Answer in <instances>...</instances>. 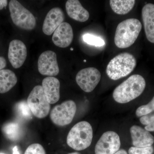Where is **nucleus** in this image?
Listing matches in <instances>:
<instances>
[{"label":"nucleus","instance_id":"1","mask_svg":"<svg viewBox=\"0 0 154 154\" xmlns=\"http://www.w3.org/2000/svg\"><path fill=\"white\" fill-rule=\"evenodd\" d=\"M146 85L143 77L132 75L115 88L113 92V99L120 104L131 102L143 93Z\"/></svg>","mask_w":154,"mask_h":154},{"label":"nucleus","instance_id":"2","mask_svg":"<svg viewBox=\"0 0 154 154\" xmlns=\"http://www.w3.org/2000/svg\"><path fill=\"white\" fill-rule=\"evenodd\" d=\"M142 25L136 19H128L119 23L116 30L114 42L119 48L130 47L134 43L141 30Z\"/></svg>","mask_w":154,"mask_h":154},{"label":"nucleus","instance_id":"3","mask_svg":"<svg viewBox=\"0 0 154 154\" xmlns=\"http://www.w3.org/2000/svg\"><path fill=\"white\" fill-rule=\"evenodd\" d=\"M93 130L91 124L81 121L73 126L67 137L68 145L75 150H84L92 143Z\"/></svg>","mask_w":154,"mask_h":154},{"label":"nucleus","instance_id":"4","mask_svg":"<svg viewBox=\"0 0 154 154\" xmlns=\"http://www.w3.org/2000/svg\"><path fill=\"white\" fill-rule=\"evenodd\" d=\"M136 65V60L132 54L123 53L110 61L106 68V73L111 79L119 80L130 74Z\"/></svg>","mask_w":154,"mask_h":154},{"label":"nucleus","instance_id":"5","mask_svg":"<svg viewBox=\"0 0 154 154\" xmlns=\"http://www.w3.org/2000/svg\"><path fill=\"white\" fill-rule=\"evenodd\" d=\"M9 6L11 19L16 26L27 30H32L35 28L36 22L35 17L18 1H10Z\"/></svg>","mask_w":154,"mask_h":154},{"label":"nucleus","instance_id":"6","mask_svg":"<svg viewBox=\"0 0 154 154\" xmlns=\"http://www.w3.org/2000/svg\"><path fill=\"white\" fill-rule=\"evenodd\" d=\"M27 102L32 114L38 119L46 117L50 111L51 104L46 99L42 86H36L33 88Z\"/></svg>","mask_w":154,"mask_h":154},{"label":"nucleus","instance_id":"7","mask_svg":"<svg viewBox=\"0 0 154 154\" xmlns=\"http://www.w3.org/2000/svg\"><path fill=\"white\" fill-rule=\"evenodd\" d=\"M77 106L72 100H67L56 105L51 111L50 117L54 124L64 126L71 123L76 113Z\"/></svg>","mask_w":154,"mask_h":154},{"label":"nucleus","instance_id":"8","mask_svg":"<svg viewBox=\"0 0 154 154\" xmlns=\"http://www.w3.org/2000/svg\"><path fill=\"white\" fill-rule=\"evenodd\" d=\"M101 74L99 70L94 67L83 69L77 73L76 82L78 85L86 93L94 91L99 84Z\"/></svg>","mask_w":154,"mask_h":154},{"label":"nucleus","instance_id":"9","mask_svg":"<svg viewBox=\"0 0 154 154\" xmlns=\"http://www.w3.org/2000/svg\"><path fill=\"white\" fill-rule=\"evenodd\" d=\"M121 146L120 137L116 132L108 131L102 135L95 148V154H114Z\"/></svg>","mask_w":154,"mask_h":154},{"label":"nucleus","instance_id":"10","mask_svg":"<svg viewBox=\"0 0 154 154\" xmlns=\"http://www.w3.org/2000/svg\"><path fill=\"white\" fill-rule=\"evenodd\" d=\"M38 72L41 75L54 77L59 73L57 56L52 51H46L39 57L38 61Z\"/></svg>","mask_w":154,"mask_h":154},{"label":"nucleus","instance_id":"11","mask_svg":"<svg viewBox=\"0 0 154 154\" xmlns=\"http://www.w3.org/2000/svg\"><path fill=\"white\" fill-rule=\"evenodd\" d=\"M27 56V49L24 42L14 39L9 45L8 57L13 67L18 69L23 65Z\"/></svg>","mask_w":154,"mask_h":154},{"label":"nucleus","instance_id":"12","mask_svg":"<svg viewBox=\"0 0 154 154\" xmlns=\"http://www.w3.org/2000/svg\"><path fill=\"white\" fill-rule=\"evenodd\" d=\"M63 11L59 8H53L48 13L43 22L42 30L45 35H51L57 28L63 22Z\"/></svg>","mask_w":154,"mask_h":154},{"label":"nucleus","instance_id":"13","mask_svg":"<svg viewBox=\"0 0 154 154\" xmlns=\"http://www.w3.org/2000/svg\"><path fill=\"white\" fill-rule=\"evenodd\" d=\"M73 38V32L69 23L63 22L55 30L52 36V41L58 47L66 48L71 44Z\"/></svg>","mask_w":154,"mask_h":154},{"label":"nucleus","instance_id":"14","mask_svg":"<svg viewBox=\"0 0 154 154\" xmlns=\"http://www.w3.org/2000/svg\"><path fill=\"white\" fill-rule=\"evenodd\" d=\"M132 144L136 147L151 146L154 142V137L149 131L138 125H134L130 129Z\"/></svg>","mask_w":154,"mask_h":154},{"label":"nucleus","instance_id":"15","mask_svg":"<svg viewBox=\"0 0 154 154\" xmlns=\"http://www.w3.org/2000/svg\"><path fill=\"white\" fill-rule=\"evenodd\" d=\"M48 101L50 104H54L60 98V82L57 78L48 77L45 78L42 85Z\"/></svg>","mask_w":154,"mask_h":154},{"label":"nucleus","instance_id":"16","mask_svg":"<svg viewBox=\"0 0 154 154\" xmlns=\"http://www.w3.org/2000/svg\"><path fill=\"white\" fill-rule=\"evenodd\" d=\"M142 17L146 37L149 41L154 43V5L146 4L142 10Z\"/></svg>","mask_w":154,"mask_h":154},{"label":"nucleus","instance_id":"17","mask_svg":"<svg viewBox=\"0 0 154 154\" xmlns=\"http://www.w3.org/2000/svg\"><path fill=\"white\" fill-rule=\"evenodd\" d=\"M66 10L69 17L78 22H86L90 17L88 11L83 8L78 0L67 1L66 3Z\"/></svg>","mask_w":154,"mask_h":154},{"label":"nucleus","instance_id":"18","mask_svg":"<svg viewBox=\"0 0 154 154\" xmlns=\"http://www.w3.org/2000/svg\"><path fill=\"white\" fill-rule=\"evenodd\" d=\"M17 82V77L14 72L9 69L0 70V94L8 92Z\"/></svg>","mask_w":154,"mask_h":154},{"label":"nucleus","instance_id":"19","mask_svg":"<svg viewBox=\"0 0 154 154\" xmlns=\"http://www.w3.org/2000/svg\"><path fill=\"white\" fill-rule=\"evenodd\" d=\"M135 4L134 0H110L112 11L118 15H125L132 10Z\"/></svg>","mask_w":154,"mask_h":154},{"label":"nucleus","instance_id":"20","mask_svg":"<svg viewBox=\"0 0 154 154\" xmlns=\"http://www.w3.org/2000/svg\"><path fill=\"white\" fill-rule=\"evenodd\" d=\"M2 130L6 137L12 141L18 140L22 134V128L17 122L7 123L3 126Z\"/></svg>","mask_w":154,"mask_h":154},{"label":"nucleus","instance_id":"21","mask_svg":"<svg viewBox=\"0 0 154 154\" xmlns=\"http://www.w3.org/2000/svg\"><path fill=\"white\" fill-rule=\"evenodd\" d=\"M17 112L21 117L25 119H30L32 117V112L28 107L27 102H19L17 105Z\"/></svg>","mask_w":154,"mask_h":154},{"label":"nucleus","instance_id":"22","mask_svg":"<svg viewBox=\"0 0 154 154\" xmlns=\"http://www.w3.org/2000/svg\"><path fill=\"white\" fill-rule=\"evenodd\" d=\"M83 38L84 41L87 44L97 47H101L105 44V41L101 37L89 33L85 34L83 36Z\"/></svg>","mask_w":154,"mask_h":154},{"label":"nucleus","instance_id":"23","mask_svg":"<svg viewBox=\"0 0 154 154\" xmlns=\"http://www.w3.org/2000/svg\"><path fill=\"white\" fill-rule=\"evenodd\" d=\"M154 111V96L152 99L147 105H142L137 109L136 115L137 117H142L148 115Z\"/></svg>","mask_w":154,"mask_h":154},{"label":"nucleus","instance_id":"24","mask_svg":"<svg viewBox=\"0 0 154 154\" xmlns=\"http://www.w3.org/2000/svg\"><path fill=\"white\" fill-rule=\"evenodd\" d=\"M141 123L146 126L145 129L149 131H154V114L143 116L140 119Z\"/></svg>","mask_w":154,"mask_h":154},{"label":"nucleus","instance_id":"25","mask_svg":"<svg viewBox=\"0 0 154 154\" xmlns=\"http://www.w3.org/2000/svg\"><path fill=\"white\" fill-rule=\"evenodd\" d=\"M24 154H46L45 149L39 143H33L27 148Z\"/></svg>","mask_w":154,"mask_h":154},{"label":"nucleus","instance_id":"26","mask_svg":"<svg viewBox=\"0 0 154 154\" xmlns=\"http://www.w3.org/2000/svg\"><path fill=\"white\" fill-rule=\"evenodd\" d=\"M153 152L154 148L152 146L143 148L132 146L128 150V154H152Z\"/></svg>","mask_w":154,"mask_h":154},{"label":"nucleus","instance_id":"27","mask_svg":"<svg viewBox=\"0 0 154 154\" xmlns=\"http://www.w3.org/2000/svg\"><path fill=\"white\" fill-rule=\"evenodd\" d=\"M7 65V62L5 59L3 57L0 56V70H2Z\"/></svg>","mask_w":154,"mask_h":154},{"label":"nucleus","instance_id":"28","mask_svg":"<svg viewBox=\"0 0 154 154\" xmlns=\"http://www.w3.org/2000/svg\"><path fill=\"white\" fill-rule=\"evenodd\" d=\"M8 1L6 0H0V10H2L8 5Z\"/></svg>","mask_w":154,"mask_h":154},{"label":"nucleus","instance_id":"29","mask_svg":"<svg viewBox=\"0 0 154 154\" xmlns=\"http://www.w3.org/2000/svg\"><path fill=\"white\" fill-rule=\"evenodd\" d=\"M114 154H128L127 152L125 150L123 149H122L119 150L118 151L116 152Z\"/></svg>","mask_w":154,"mask_h":154},{"label":"nucleus","instance_id":"30","mask_svg":"<svg viewBox=\"0 0 154 154\" xmlns=\"http://www.w3.org/2000/svg\"><path fill=\"white\" fill-rule=\"evenodd\" d=\"M0 154H5L4 153H0ZM13 154H20V153L18 150V147L16 146L14 147V148L13 149Z\"/></svg>","mask_w":154,"mask_h":154},{"label":"nucleus","instance_id":"31","mask_svg":"<svg viewBox=\"0 0 154 154\" xmlns=\"http://www.w3.org/2000/svg\"><path fill=\"white\" fill-rule=\"evenodd\" d=\"M68 154H81L78 152H74L70 153Z\"/></svg>","mask_w":154,"mask_h":154}]
</instances>
